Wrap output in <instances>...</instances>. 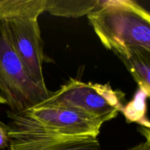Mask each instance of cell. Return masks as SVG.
Listing matches in <instances>:
<instances>
[{
    "mask_svg": "<svg viewBox=\"0 0 150 150\" xmlns=\"http://www.w3.org/2000/svg\"><path fill=\"white\" fill-rule=\"evenodd\" d=\"M88 19L101 43L114 54L130 48L150 51V12L136 1H100Z\"/></svg>",
    "mask_w": 150,
    "mask_h": 150,
    "instance_id": "obj_1",
    "label": "cell"
},
{
    "mask_svg": "<svg viewBox=\"0 0 150 150\" xmlns=\"http://www.w3.org/2000/svg\"><path fill=\"white\" fill-rule=\"evenodd\" d=\"M7 130L35 132L62 136L98 137L103 121L98 117L75 109L35 106L19 113L7 112Z\"/></svg>",
    "mask_w": 150,
    "mask_h": 150,
    "instance_id": "obj_2",
    "label": "cell"
},
{
    "mask_svg": "<svg viewBox=\"0 0 150 150\" xmlns=\"http://www.w3.org/2000/svg\"><path fill=\"white\" fill-rule=\"evenodd\" d=\"M0 92L13 113L35 106L51 95L48 89L35 83L27 74L2 20H0Z\"/></svg>",
    "mask_w": 150,
    "mask_h": 150,
    "instance_id": "obj_3",
    "label": "cell"
},
{
    "mask_svg": "<svg viewBox=\"0 0 150 150\" xmlns=\"http://www.w3.org/2000/svg\"><path fill=\"white\" fill-rule=\"evenodd\" d=\"M125 94L113 90L109 85L70 81L59 90L51 92L38 106L57 107L78 110L105 122L113 120L122 111Z\"/></svg>",
    "mask_w": 150,
    "mask_h": 150,
    "instance_id": "obj_4",
    "label": "cell"
},
{
    "mask_svg": "<svg viewBox=\"0 0 150 150\" xmlns=\"http://www.w3.org/2000/svg\"><path fill=\"white\" fill-rule=\"evenodd\" d=\"M4 22L13 48L27 74L35 83L47 89L42 73L44 55L38 19Z\"/></svg>",
    "mask_w": 150,
    "mask_h": 150,
    "instance_id": "obj_5",
    "label": "cell"
},
{
    "mask_svg": "<svg viewBox=\"0 0 150 150\" xmlns=\"http://www.w3.org/2000/svg\"><path fill=\"white\" fill-rule=\"evenodd\" d=\"M6 130L10 150H102L98 137L92 136H62Z\"/></svg>",
    "mask_w": 150,
    "mask_h": 150,
    "instance_id": "obj_6",
    "label": "cell"
},
{
    "mask_svg": "<svg viewBox=\"0 0 150 150\" xmlns=\"http://www.w3.org/2000/svg\"><path fill=\"white\" fill-rule=\"evenodd\" d=\"M115 54L140 89L150 99V51L143 48H130Z\"/></svg>",
    "mask_w": 150,
    "mask_h": 150,
    "instance_id": "obj_7",
    "label": "cell"
},
{
    "mask_svg": "<svg viewBox=\"0 0 150 150\" xmlns=\"http://www.w3.org/2000/svg\"><path fill=\"white\" fill-rule=\"evenodd\" d=\"M47 3L48 0H0V20L38 19Z\"/></svg>",
    "mask_w": 150,
    "mask_h": 150,
    "instance_id": "obj_8",
    "label": "cell"
},
{
    "mask_svg": "<svg viewBox=\"0 0 150 150\" xmlns=\"http://www.w3.org/2000/svg\"><path fill=\"white\" fill-rule=\"evenodd\" d=\"M99 2V0H48L45 11L55 16L77 18L90 14Z\"/></svg>",
    "mask_w": 150,
    "mask_h": 150,
    "instance_id": "obj_9",
    "label": "cell"
},
{
    "mask_svg": "<svg viewBox=\"0 0 150 150\" xmlns=\"http://www.w3.org/2000/svg\"><path fill=\"white\" fill-rule=\"evenodd\" d=\"M9 146V139L7 132L4 126L0 122V150Z\"/></svg>",
    "mask_w": 150,
    "mask_h": 150,
    "instance_id": "obj_10",
    "label": "cell"
},
{
    "mask_svg": "<svg viewBox=\"0 0 150 150\" xmlns=\"http://www.w3.org/2000/svg\"><path fill=\"white\" fill-rule=\"evenodd\" d=\"M139 131L146 139V142H149L150 144V128L141 126V127H139Z\"/></svg>",
    "mask_w": 150,
    "mask_h": 150,
    "instance_id": "obj_11",
    "label": "cell"
},
{
    "mask_svg": "<svg viewBox=\"0 0 150 150\" xmlns=\"http://www.w3.org/2000/svg\"><path fill=\"white\" fill-rule=\"evenodd\" d=\"M127 150H150V144L149 142H145L139 144L133 147L130 148Z\"/></svg>",
    "mask_w": 150,
    "mask_h": 150,
    "instance_id": "obj_12",
    "label": "cell"
},
{
    "mask_svg": "<svg viewBox=\"0 0 150 150\" xmlns=\"http://www.w3.org/2000/svg\"><path fill=\"white\" fill-rule=\"evenodd\" d=\"M0 105H6L5 100H4V98H3L2 95H1V92H0Z\"/></svg>",
    "mask_w": 150,
    "mask_h": 150,
    "instance_id": "obj_13",
    "label": "cell"
}]
</instances>
